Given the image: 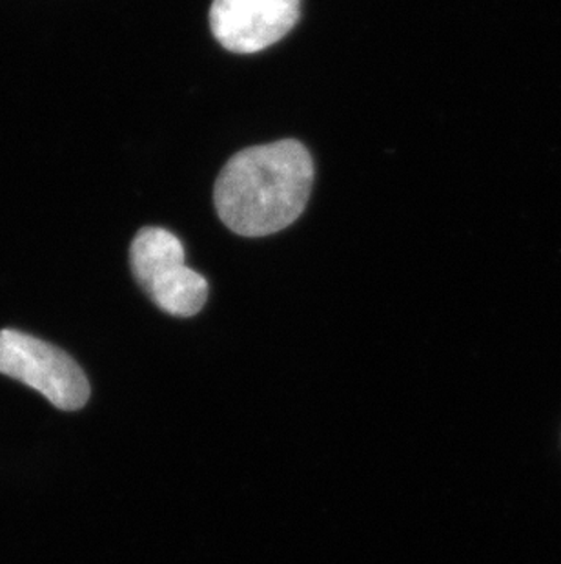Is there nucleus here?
<instances>
[{"label": "nucleus", "mask_w": 561, "mask_h": 564, "mask_svg": "<svg viewBox=\"0 0 561 564\" xmlns=\"http://www.w3.org/2000/svg\"><path fill=\"white\" fill-rule=\"evenodd\" d=\"M314 161L296 139L241 150L223 166L213 203L228 229L246 238L290 227L307 207Z\"/></svg>", "instance_id": "1"}, {"label": "nucleus", "mask_w": 561, "mask_h": 564, "mask_svg": "<svg viewBox=\"0 0 561 564\" xmlns=\"http://www.w3.org/2000/svg\"><path fill=\"white\" fill-rule=\"evenodd\" d=\"M185 247L161 227L139 230L130 247L133 276L160 310L190 318L205 307L208 282L185 263Z\"/></svg>", "instance_id": "2"}, {"label": "nucleus", "mask_w": 561, "mask_h": 564, "mask_svg": "<svg viewBox=\"0 0 561 564\" xmlns=\"http://www.w3.org/2000/svg\"><path fill=\"white\" fill-rule=\"evenodd\" d=\"M301 15V0H213L210 28L233 54H257L279 43Z\"/></svg>", "instance_id": "4"}, {"label": "nucleus", "mask_w": 561, "mask_h": 564, "mask_svg": "<svg viewBox=\"0 0 561 564\" xmlns=\"http://www.w3.org/2000/svg\"><path fill=\"white\" fill-rule=\"evenodd\" d=\"M0 375L26 383L63 411L90 399V383L68 352L22 330H0Z\"/></svg>", "instance_id": "3"}]
</instances>
